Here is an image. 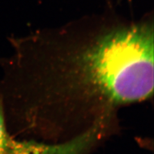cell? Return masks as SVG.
I'll list each match as a JSON object with an SVG mask.
<instances>
[{
    "label": "cell",
    "mask_w": 154,
    "mask_h": 154,
    "mask_svg": "<svg viewBox=\"0 0 154 154\" xmlns=\"http://www.w3.org/2000/svg\"><path fill=\"white\" fill-rule=\"evenodd\" d=\"M94 147L93 138L87 135L60 144L13 137L8 131L4 104L0 99V154H89Z\"/></svg>",
    "instance_id": "obj_2"
},
{
    "label": "cell",
    "mask_w": 154,
    "mask_h": 154,
    "mask_svg": "<svg viewBox=\"0 0 154 154\" xmlns=\"http://www.w3.org/2000/svg\"><path fill=\"white\" fill-rule=\"evenodd\" d=\"M153 21L82 18L16 41L12 66L18 131L47 144L118 131V110L152 97Z\"/></svg>",
    "instance_id": "obj_1"
}]
</instances>
